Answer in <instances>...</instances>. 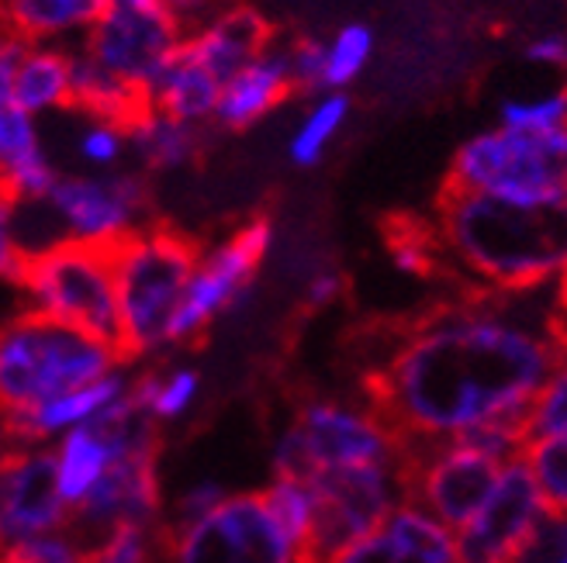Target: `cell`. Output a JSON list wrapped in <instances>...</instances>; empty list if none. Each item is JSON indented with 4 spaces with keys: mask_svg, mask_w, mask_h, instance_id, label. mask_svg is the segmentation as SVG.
<instances>
[{
    "mask_svg": "<svg viewBox=\"0 0 567 563\" xmlns=\"http://www.w3.org/2000/svg\"><path fill=\"white\" fill-rule=\"evenodd\" d=\"M221 0H159V11L174 21L181 32H190L205 18H212L218 11Z\"/></svg>",
    "mask_w": 567,
    "mask_h": 563,
    "instance_id": "cell-37",
    "label": "cell"
},
{
    "mask_svg": "<svg viewBox=\"0 0 567 563\" xmlns=\"http://www.w3.org/2000/svg\"><path fill=\"white\" fill-rule=\"evenodd\" d=\"M270 45V24L239 0L218 4L212 18L184 32L181 49L197 66H205L218 83L229 80L239 66H246L252 55H260Z\"/></svg>",
    "mask_w": 567,
    "mask_h": 563,
    "instance_id": "cell-17",
    "label": "cell"
},
{
    "mask_svg": "<svg viewBox=\"0 0 567 563\" xmlns=\"http://www.w3.org/2000/svg\"><path fill=\"white\" fill-rule=\"evenodd\" d=\"M391 260L399 270L412 273V277H425L433 273L440 263V249L433 232H419V229H399L391 236Z\"/></svg>",
    "mask_w": 567,
    "mask_h": 563,
    "instance_id": "cell-34",
    "label": "cell"
},
{
    "mask_svg": "<svg viewBox=\"0 0 567 563\" xmlns=\"http://www.w3.org/2000/svg\"><path fill=\"white\" fill-rule=\"evenodd\" d=\"M339 291H343V277H339L336 270H319L305 284V304L308 307H326V304H332L339 298Z\"/></svg>",
    "mask_w": 567,
    "mask_h": 563,
    "instance_id": "cell-41",
    "label": "cell"
},
{
    "mask_svg": "<svg viewBox=\"0 0 567 563\" xmlns=\"http://www.w3.org/2000/svg\"><path fill=\"white\" fill-rule=\"evenodd\" d=\"M547 501L536 488L529 467L519 460L505 463L492 494L474 519L453 532L461 563H513L533 529L547 515Z\"/></svg>",
    "mask_w": 567,
    "mask_h": 563,
    "instance_id": "cell-14",
    "label": "cell"
},
{
    "mask_svg": "<svg viewBox=\"0 0 567 563\" xmlns=\"http://www.w3.org/2000/svg\"><path fill=\"white\" fill-rule=\"evenodd\" d=\"M311 491V529L298 563H329L405 501L399 463L326 467L305 477Z\"/></svg>",
    "mask_w": 567,
    "mask_h": 563,
    "instance_id": "cell-8",
    "label": "cell"
},
{
    "mask_svg": "<svg viewBox=\"0 0 567 563\" xmlns=\"http://www.w3.org/2000/svg\"><path fill=\"white\" fill-rule=\"evenodd\" d=\"M523 463L529 467L550 512L567 515V436L564 439H529L523 449Z\"/></svg>",
    "mask_w": 567,
    "mask_h": 563,
    "instance_id": "cell-28",
    "label": "cell"
},
{
    "mask_svg": "<svg viewBox=\"0 0 567 563\" xmlns=\"http://www.w3.org/2000/svg\"><path fill=\"white\" fill-rule=\"evenodd\" d=\"M498 125L513 132H554L567 125V91H540L508 97L498 107Z\"/></svg>",
    "mask_w": 567,
    "mask_h": 563,
    "instance_id": "cell-30",
    "label": "cell"
},
{
    "mask_svg": "<svg viewBox=\"0 0 567 563\" xmlns=\"http://www.w3.org/2000/svg\"><path fill=\"white\" fill-rule=\"evenodd\" d=\"M402 442L384 418L371 408L343 402H298L295 418L277 442V477H305L326 467H363V463H399Z\"/></svg>",
    "mask_w": 567,
    "mask_h": 563,
    "instance_id": "cell-7",
    "label": "cell"
},
{
    "mask_svg": "<svg viewBox=\"0 0 567 563\" xmlns=\"http://www.w3.org/2000/svg\"><path fill=\"white\" fill-rule=\"evenodd\" d=\"M513 563H567V515L547 512Z\"/></svg>",
    "mask_w": 567,
    "mask_h": 563,
    "instance_id": "cell-33",
    "label": "cell"
},
{
    "mask_svg": "<svg viewBox=\"0 0 567 563\" xmlns=\"http://www.w3.org/2000/svg\"><path fill=\"white\" fill-rule=\"evenodd\" d=\"M111 252L128 356L138 359L169 343V325L177 319L202 246L169 225H146Z\"/></svg>",
    "mask_w": 567,
    "mask_h": 563,
    "instance_id": "cell-5",
    "label": "cell"
},
{
    "mask_svg": "<svg viewBox=\"0 0 567 563\" xmlns=\"http://www.w3.org/2000/svg\"><path fill=\"white\" fill-rule=\"evenodd\" d=\"M564 353L567 319L554 288L477 294L409 325L391 353L363 371L367 408L402 446L523 426Z\"/></svg>",
    "mask_w": 567,
    "mask_h": 563,
    "instance_id": "cell-1",
    "label": "cell"
},
{
    "mask_svg": "<svg viewBox=\"0 0 567 563\" xmlns=\"http://www.w3.org/2000/svg\"><path fill=\"white\" fill-rule=\"evenodd\" d=\"M35 205L55 239L107 249L150 225V187L132 170L60 174Z\"/></svg>",
    "mask_w": 567,
    "mask_h": 563,
    "instance_id": "cell-10",
    "label": "cell"
},
{
    "mask_svg": "<svg viewBox=\"0 0 567 563\" xmlns=\"http://www.w3.org/2000/svg\"><path fill=\"white\" fill-rule=\"evenodd\" d=\"M225 498V491L218 488V484H197V488H190L184 498H181V504H177V512H174V525H187V522H194V519H202L205 512H212L215 504Z\"/></svg>",
    "mask_w": 567,
    "mask_h": 563,
    "instance_id": "cell-39",
    "label": "cell"
},
{
    "mask_svg": "<svg viewBox=\"0 0 567 563\" xmlns=\"http://www.w3.org/2000/svg\"><path fill=\"white\" fill-rule=\"evenodd\" d=\"M21 52H24V42L0 24V101L14 97V70H18Z\"/></svg>",
    "mask_w": 567,
    "mask_h": 563,
    "instance_id": "cell-40",
    "label": "cell"
},
{
    "mask_svg": "<svg viewBox=\"0 0 567 563\" xmlns=\"http://www.w3.org/2000/svg\"><path fill=\"white\" fill-rule=\"evenodd\" d=\"M218 91H221V83L205 66H197L184 49H177L174 60H169L163 73L153 80V87L146 94V107L205 128L212 125Z\"/></svg>",
    "mask_w": 567,
    "mask_h": 563,
    "instance_id": "cell-22",
    "label": "cell"
},
{
    "mask_svg": "<svg viewBox=\"0 0 567 563\" xmlns=\"http://www.w3.org/2000/svg\"><path fill=\"white\" fill-rule=\"evenodd\" d=\"M24 249L18 239V201L0 190V284H14Z\"/></svg>",
    "mask_w": 567,
    "mask_h": 563,
    "instance_id": "cell-36",
    "label": "cell"
},
{
    "mask_svg": "<svg viewBox=\"0 0 567 563\" xmlns=\"http://www.w3.org/2000/svg\"><path fill=\"white\" fill-rule=\"evenodd\" d=\"M159 0H104V11H153Z\"/></svg>",
    "mask_w": 567,
    "mask_h": 563,
    "instance_id": "cell-42",
    "label": "cell"
},
{
    "mask_svg": "<svg viewBox=\"0 0 567 563\" xmlns=\"http://www.w3.org/2000/svg\"><path fill=\"white\" fill-rule=\"evenodd\" d=\"M156 556L169 563H298L264 491L225 494L212 512L187 525L159 519Z\"/></svg>",
    "mask_w": 567,
    "mask_h": 563,
    "instance_id": "cell-9",
    "label": "cell"
},
{
    "mask_svg": "<svg viewBox=\"0 0 567 563\" xmlns=\"http://www.w3.org/2000/svg\"><path fill=\"white\" fill-rule=\"evenodd\" d=\"M0 190H4V187H0Z\"/></svg>",
    "mask_w": 567,
    "mask_h": 563,
    "instance_id": "cell-45",
    "label": "cell"
},
{
    "mask_svg": "<svg viewBox=\"0 0 567 563\" xmlns=\"http://www.w3.org/2000/svg\"><path fill=\"white\" fill-rule=\"evenodd\" d=\"M350 122V97L347 91H322L311 94L308 107L301 111L298 125L291 128L288 138V156L295 166L308 170V166H319L326 159V153L332 149V143L343 135Z\"/></svg>",
    "mask_w": 567,
    "mask_h": 563,
    "instance_id": "cell-23",
    "label": "cell"
},
{
    "mask_svg": "<svg viewBox=\"0 0 567 563\" xmlns=\"http://www.w3.org/2000/svg\"><path fill=\"white\" fill-rule=\"evenodd\" d=\"M70 49L73 45L24 42V52L14 70V101L39 122L73 111Z\"/></svg>",
    "mask_w": 567,
    "mask_h": 563,
    "instance_id": "cell-19",
    "label": "cell"
},
{
    "mask_svg": "<svg viewBox=\"0 0 567 563\" xmlns=\"http://www.w3.org/2000/svg\"><path fill=\"white\" fill-rule=\"evenodd\" d=\"M205 146V128L187 125L181 118H169L163 111L142 107L138 115L128 122V156L150 174H166V170H184Z\"/></svg>",
    "mask_w": 567,
    "mask_h": 563,
    "instance_id": "cell-21",
    "label": "cell"
},
{
    "mask_svg": "<svg viewBox=\"0 0 567 563\" xmlns=\"http://www.w3.org/2000/svg\"><path fill=\"white\" fill-rule=\"evenodd\" d=\"M554 291H557V304H560V312H564V319H567V267H564L560 280L554 284Z\"/></svg>",
    "mask_w": 567,
    "mask_h": 563,
    "instance_id": "cell-43",
    "label": "cell"
},
{
    "mask_svg": "<svg viewBox=\"0 0 567 563\" xmlns=\"http://www.w3.org/2000/svg\"><path fill=\"white\" fill-rule=\"evenodd\" d=\"M502 467V460L464 436L402 446L399 460L405 501L419 504L425 515H433L450 532L464 529L474 519V512L492 494Z\"/></svg>",
    "mask_w": 567,
    "mask_h": 563,
    "instance_id": "cell-11",
    "label": "cell"
},
{
    "mask_svg": "<svg viewBox=\"0 0 567 563\" xmlns=\"http://www.w3.org/2000/svg\"><path fill=\"white\" fill-rule=\"evenodd\" d=\"M526 60L544 70H567V35L544 32L526 45Z\"/></svg>",
    "mask_w": 567,
    "mask_h": 563,
    "instance_id": "cell-38",
    "label": "cell"
},
{
    "mask_svg": "<svg viewBox=\"0 0 567 563\" xmlns=\"http://www.w3.org/2000/svg\"><path fill=\"white\" fill-rule=\"evenodd\" d=\"M11 446H14V442H11V436H8V426H4V418H0V457H4Z\"/></svg>",
    "mask_w": 567,
    "mask_h": 563,
    "instance_id": "cell-44",
    "label": "cell"
},
{
    "mask_svg": "<svg viewBox=\"0 0 567 563\" xmlns=\"http://www.w3.org/2000/svg\"><path fill=\"white\" fill-rule=\"evenodd\" d=\"M184 32L159 8L153 11H101L76 49L146 101L153 80L174 60Z\"/></svg>",
    "mask_w": 567,
    "mask_h": 563,
    "instance_id": "cell-13",
    "label": "cell"
},
{
    "mask_svg": "<svg viewBox=\"0 0 567 563\" xmlns=\"http://www.w3.org/2000/svg\"><path fill=\"white\" fill-rule=\"evenodd\" d=\"M284 63H288L295 91L322 94V39H298L284 45Z\"/></svg>",
    "mask_w": 567,
    "mask_h": 563,
    "instance_id": "cell-35",
    "label": "cell"
},
{
    "mask_svg": "<svg viewBox=\"0 0 567 563\" xmlns=\"http://www.w3.org/2000/svg\"><path fill=\"white\" fill-rule=\"evenodd\" d=\"M267 504L277 519V525L284 529V536L291 540L295 553L301 556L305 543H308V529H311V491L298 477H277V481L264 491Z\"/></svg>",
    "mask_w": 567,
    "mask_h": 563,
    "instance_id": "cell-31",
    "label": "cell"
},
{
    "mask_svg": "<svg viewBox=\"0 0 567 563\" xmlns=\"http://www.w3.org/2000/svg\"><path fill=\"white\" fill-rule=\"evenodd\" d=\"M374 60V32L363 21H350L322 39V91H347Z\"/></svg>",
    "mask_w": 567,
    "mask_h": 563,
    "instance_id": "cell-25",
    "label": "cell"
},
{
    "mask_svg": "<svg viewBox=\"0 0 567 563\" xmlns=\"http://www.w3.org/2000/svg\"><path fill=\"white\" fill-rule=\"evenodd\" d=\"M0 563H83V556L60 529V532H45V536L4 543L0 546Z\"/></svg>",
    "mask_w": 567,
    "mask_h": 563,
    "instance_id": "cell-32",
    "label": "cell"
},
{
    "mask_svg": "<svg viewBox=\"0 0 567 563\" xmlns=\"http://www.w3.org/2000/svg\"><path fill=\"white\" fill-rule=\"evenodd\" d=\"M55 467H60V494L66 501V509L80 504L87 498V491L101 481V473L107 467V453L104 446L83 429H70L63 446L55 449Z\"/></svg>",
    "mask_w": 567,
    "mask_h": 563,
    "instance_id": "cell-26",
    "label": "cell"
},
{
    "mask_svg": "<svg viewBox=\"0 0 567 563\" xmlns=\"http://www.w3.org/2000/svg\"><path fill=\"white\" fill-rule=\"evenodd\" d=\"M73 153L87 170H122V163L128 159V125L83 115L73 132Z\"/></svg>",
    "mask_w": 567,
    "mask_h": 563,
    "instance_id": "cell-27",
    "label": "cell"
},
{
    "mask_svg": "<svg viewBox=\"0 0 567 563\" xmlns=\"http://www.w3.org/2000/svg\"><path fill=\"white\" fill-rule=\"evenodd\" d=\"M329 563H461L453 532L425 515L419 504L402 501L371 536L350 543Z\"/></svg>",
    "mask_w": 567,
    "mask_h": 563,
    "instance_id": "cell-16",
    "label": "cell"
},
{
    "mask_svg": "<svg viewBox=\"0 0 567 563\" xmlns=\"http://www.w3.org/2000/svg\"><path fill=\"white\" fill-rule=\"evenodd\" d=\"M433 239L440 260L481 294L554 288L567 267V194L550 201H505L446 187Z\"/></svg>",
    "mask_w": 567,
    "mask_h": 563,
    "instance_id": "cell-2",
    "label": "cell"
},
{
    "mask_svg": "<svg viewBox=\"0 0 567 563\" xmlns=\"http://www.w3.org/2000/svg\"><path fill=\"white\" fill-rule=\"evenodd\" d=\"M66 515L55 449L11 446L0 457V546L60 532Z\"/></svg>",
    "mask_w": 567,
    "mask_h": 563,
    "instance_id": "cell-15",
    "label": "cell"
},
{
    "mask_svg": "<svg viewBox=\"0 0 567 563\" xmlns=\"http://www.w3.org/2000/svg\"><path fill=\"white\" fill-rule=\"evenodd\" d=\"M70 63H73V111H80V115L115 118L128 125L138 111L146 107V101L132 94L125 83H118L111 73H104L76 45L70 49Z\"/></svg>",
    "mask_w": 567,
    "mask_h": 563,
    "instance_id": "cell-24",
    "label": "cell"
},
{
    "mask_svg": "<svg viewBox=\"0 0 567 563\" xmlns=\"http://www.w3.org/2000/svg\"><path fill=\"white\" fill-rule=\"evenodd\" d=\"M505 201H550L567 194V125L554 132H513L492 125L457 149L450 184Z\"/></svg>",
    "mask_w": 567,
    "mask_h": 563,
    "instance_id": "cell-6",
    "label": "cell"
},
{
    "mask_svg": "<svg viewBox=\"0 0 567 563\" xmlns=\"http://www.w3.org/2000/svg\"><path fill=\"white\" fill-rule=\"evenodd\" d=\"M118 367V356L73 325L24 307L0 322V415L28 411L87 387Z\"/></svg>",
    "mask_w": 567,
    "mask_h": 563,
    "instance_id": "cell-4",
    "label": "cell"
},
{
    "mask_svg": "<svg viewBox=\"0 0 567 563\" xmlns=\"http://www.w3.org/2000/svg\"><path fill=\"white\" fill-rule=\"evenodd\" d=\"M14 288L24 307L80 329L115 353L118 363H132L118 312L115 252L107 246L60 239L24 252Z\"/></svg>",
    "mask_w": 567,
    "mask_h": 563,
    "instance_id": "cell-3",
    "label": "cell"
},
{
    "mask_svg": "<svg viewBox=\"0 0 567 563\" xmlns=\"http://www.w3.org/2000/svg\"><path fill=\"white\" fill-rule=\"evenodd\" d=\"M291 91H295V83H291L288 63H284V49L270 42L260 55H252L246 66H239L221 83L212 125L229 128V132H246L252 125H260L264 118H270L274 111L291 97Z\"/></svg>",
    "mask_w": 567,
    "mask_h": 563,
    "instance_id": "cell-18",
    "label": "cell"
},
{
    "mask_svg": "<svg viewBox=\"0 0 567 563\" xmlns=\"http://www.w3.org/2000/svg\"><path fill=\"white\" fill-rule=\"evenodd\" d=\"M270 242V221L252 218L212 249H202L184 301L177 307V319L169 325V343H197L218 315L243 304L252 284H257V273L267 260Z\"/></svg>",
    "mask_w": 567,
    "mask_h": 563,
    "instance_id": "cell-12",
    "label": "cell"
},
{
    "mask_svg": "<svg viewBox=\"0 0 567 563\" xmlns=\"http://www.w3.org/2000/svg\"><path fill=\"white\" fill-rule=\"evenodd\" d=\"M101 11L104 0H0V24L21 42L76 45Z\"/></svg>",
    "mask_w": 567,
    "mask_h": 563,
    "instance_id": "cell-20",
    "label": "cell"
},
{
    "mask_svg": "<svg viewBox=\"0 0 567 563\" xmlns=\"http://www.w3.org/2000/svg\"><path fill=\"white\" fill-rule=\"evenodd\" d=\"M523 432H526V442L567 436V353L557 359V367L544 380L540 394L533 398L526 421H523Z\"/></svg>",
    "mask_w": 567,
    "mask_h": 563,
    "instance_id": "cell-29",
    "label": "cell"
}]
</instances>
